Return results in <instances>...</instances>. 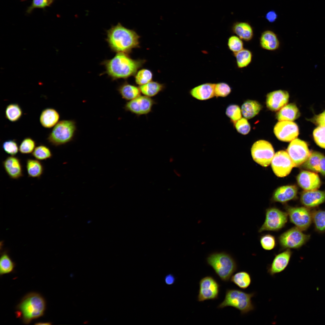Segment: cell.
Returning a JSON list of instances; mask_svg holds the SVG:
<instances>
[{
  "mask_svg": "<svg viewBox=\"0 0 325 325\" xmlns=\"http://www.w3.org/2000/svg\"><path fill=\"white\" fill-rule=\"evenodd\" d=\"M107 42L113 52L128 54L133 49L139 47L140 36L120 23L107 30Z\"/></svg>",
  "mask_w": 325,
  "mask_h": 325,
  "instance_id": "1",
  "label": "cell"
},
{
  "mask_svg": "<svg viewBox=\"0 0 325 325\" xmlns=\"http://www.w3.org/2000/svg\"><path fill=\"white\" fill-rule=\"evenodd\" d=\"M145 62L144 60L133 59L128 54L119 53L111 59L103 61L102 64L105 68V73L114 81L135 75Z\"/></svg>",
  "mask_w": 325,
  "mask_h": 325,
  "instance_id": "2",
  "label": "cell"
},
{
  "mask_svg": "<svg viewBox=\"0 0 325 325\" xmlns=\"http://www.w3.org/2000/svg\"><path fill=\"white\" fill-rule=\"evenodd\" d=\"M46 306L45 300L41 295L31 292L25 296L17 305V315L24 323L29 324L44 314Z\"/></svg>",
  "mask_w": 325,
  "mask_h": 325,
  "instance_id": "3",
  "label": "cell"
},
{
  "mask_svg": "<svg viewBox=\"0 0 325 325\" xmlns=\"http://www.w3.org/2000/svg\"><path fill=\"white\" fill-rule=\"evenodd\" d=\"M206 260L216 274L225 282L229 280L237 269V265L234 259L229 254L225 252L211 253Z\"/></svg>",
  "mask_w": 325,
  "mask_h": 325,
  "instance_id": "4",
  "label": "cell"
},
{
  "mask_svg": "<svg viewBox=\"0 0 325 325\" xmlns=\"http://www.w3.org/2000/svg\"><path fill=\"white\" fill-rule=\"evenodd\" d=\"M255 295L254 292L249 293L239 289H227L224 300L217 308L232 307L240 311L242 315L247 314L255 309L252 300Z\"/></svg>",
  "mask_w": 325,
  "mask_h": 325,
  "instance_id": "5",
  "label": "cell"
},
{
  "mask_svg": "<svg viewBox=\"0 0 325 325\" xmlns=\"http://www.w3.org/2000/svg\"><path fill=\"white\" fill-rule=\"evenodd\" d=\"M76 130V123L74 120H62L54 126L47 140L51 144L56 146L66 144L73 139Z\"/></svg>",
  "mask_w": 325,
  "mask_h": 325,
  "instance_id": "6",
  "label": "cell"
},
{
  "mask_svg": "<svg viewBox=\"0 0 325 325\" xmlns=\"http://www.w3.org/2000/svg\"><path fill=\"white\" fill-rule=\"evenodd\" d=\"M288 215L286 212L275 207L267 209L265 212V218L264 223L259 228L258 232L277 231L285 225L288 221Z\"/></svg>",
  "mask_w": 325,
  "mask_h": 325,
  "instance_id": "7",
  "label": "cell"
},
{
  "mask_svg": "<svg viewBox=\"0 0 325 325\" xmlns=\"http://www.w3.org/2000/svg\"><path fill=\"white\" fill-rule=\"evenodd\" d=\"M310 235L303 233L296 227L292 228L282 234L278 237L279 244L283 249H297L305 244Z\"/></svg>",
  "mask_w": 325,
  "mask_h": 325,
  "instance_id": "8",
  "label": "cell"
},
{
  "mask_svg": "<svg viewBox=\"0 0 325 325\" xmlns=\"http://www.w3.org/2000/svg\"><path fill=\"white\" fill-rule=\"evenodd\" d=\"M251 152L254 161L265 167L270 164L274 155V149L271 144L264 140L255 142L252 147Z\"/></svg>",
  "mask_w": 325,
  "mask_h": 325,
  "instance_id": "9",
  "label": "cell"
},
{
  "mask_svg": "<svg viewBox=\"0 0 325 325\" xmlns=\"http://www.w3.org/2000/svg\"><path fill=\"white\" fill-rule=\"evenodd\" d=\"M286 210L290 221L301 230H306L311 224L312 212L306 207L287 206Z\"/></svg>",
  "mask_w": 325,
  "mask_h": 325,
  "instance_id": "10",
  "label": "cell"
},
{
  "mask_svg": "<svg viewBox=\"0 0 325 325\" xmlns=\"http://www.w3.org/2000/svg\"><path fill=\"white\" fill-rule=\"evenodd\" d=\"M286 150L295 167L302 165L311 153L306 143L298 138L291 141Z\"/></svg>",
  "mask_w": 325,
  "mask_h": 325,
  "instance_id": "11",
  "label": "cell"
},
{
  "mask_svg": "<svg viewBox=\"0 0 325 325\" xmlns=\"http://www.w3.org/2000/svg\"><path fill=\"white\" fill-rule=\"evenodd\" d=\"M199 284L198 301L202 302L218 298L220 285L212 277L207 276L202 278Z\"/></svg>",
  "mask_w": 325,
  "mask_h": 325,
  "instance_id": "12",
  "label": "cell"
},
{
  "mask_svg": "<svg viewBox=\"0 0 325 325\" xmlns=\"http://www.w3.org/2000/svg\"><path fill=\"white\" fill-rule=\"evenodd\" d=\"M272 169L275 175L280 177L288 175L294 166L287 152L278 151L274 154L271 162Z\"/></svg>",
  "mask_w": 325,
  "mask_h": 325,
  "instance_id": "13",
  "label": "cell"
},
{
  "mask_svg": "<svg viewBox=\"0 0 325 325\" xmlns=\"http://www.w3.org/2000/svg\"><path fill=\"white\" fill-rule=\"evenodd\" d=\"M155 101L151 98L145 95H140L135 99L127 102L124 109L137 116L146 115L150 113Z\"/></svg>",
  "mask_w": 325,
  "mask_h": 325,
  "instance_id": "14",
  "label": "cell"
},
{
  "mask_svg": "<svg viewBox=\"0 0 325 325\" xmlns=\"http://www.w3.org/2000/svg\"><path fill=\"white\" fill-rule=\"evenodd\" d=\"M274 132L279 140L284 142L292 141L296 139L299 134L297 125L289 121H279L274 126Z\"/></svg>",
  "mask_w": 325,
  "mask_h": 325,
  "instance_id": "15",
  "label": "cell"
},
{
  "mask_svg": "<svg viewBox=\"0 0 325 325\" xmlns=\"http://www.w3.org/2000/svg\"><path fill=\"white\" fill-rule=\"evenodd\" d=\"M289 98L288 92L285 90H279L271 92L267 95V107L271 111H278L286 105Z\"/></svg>",
  "mask_w": 325,
  "mask_h": 325,
  "instance_id": "16",
  "label": "cell"
},
{
  "mask_svg": "<svg viewBox=\"0 0 325 325\" xmlns=\"http://www.w3.org/2000/svg\"><path fill=\"white\" fill-rule=\"evenodd\" d=\"M292 254L290 249H286L276 255L268 267L267 272L269 274L274 276L284 271L289 263Z\"/></svg>",
  "mask_w": 325,
  "mask_h": 325,
  "instance_id": "17",
  "label": "cell"
},
{
  "mask_svg": "<svg viewBox=\"0 0 325 325\" xmlns=\"http://www.w3.org/2000/svg\"><path fill=\"white\" fill-rule=\"evenodd\" d=\"M296 180L298 185L305 190H317L321 184L319 176L312 172H301L297 175Z\"/></svg>",
  "mask_w": 325,
  "mask_h": 325,
  "instance_id": "18",
  "label": "cell"
},
{
  "mask_svg": "<svg viewBox=\"0 0 325 325\" xmlns=\"http://www.w3.org/2000/svg\"><path fill=\"white\" fill-rule=\"evenodd\" d=\"M2 165L9 177L18 179L23 175L22 166L20 159L15 156H10L3 161Z\"/></svg>",
  "mask_w": 325,
  "mask_h": 325,
  "instance_id": "19",
  "label": "cell"
},
{
  "mask_svg": "<svg viewBox=\"0 0 325 325\" xmlns=\"http://www.w3.org/2000/svg\"><path fill=\"white\" fill-rule=\"evenodd\" d=\"M300 201L308 208L317 207L325 201V191L317 190H305L301 194Z\"/></svg>",
  "mask_w": 325,
  "mask_h": 325,
  "instance_id": "20",
  "label": "cell"
},
{
  "mask_svg": "<svg viewBox=\"0 0 325 325\" xmlns=\"http://www.w3.org/2000/svg\"><path fill=\"white\" fill-rule=\"evenodd\" d=\"M298 189L294 185L283 186L277 188L274 192L272 198L275 202L286 203L294 199L296 196Z\"/></svg>",
  "mask_w": 325,
  "mask_h": 325,
  "instance_id": "21",
  "label": "cell"
},
{
  "mask_svg": "<svg viewBox=\"0 0 325 325\" xmlns=\"http://www.w3.org/2000/svg\"><path fill=\"white\" fill-rule=\"evenodd\" d=\"M215 83H206L196 86L190 91V95L200 101L207 100L215 96Z\"/></svg>",
  "mask_w": 325,
  "mask_h": 325,
  "instance_id": "22",
  "label": "cell"
},
{
  "mask_svg": "<svg viewBox=\"0 0 325 325\" xmlns=\"http://www.w3.org/2000/svg\"><path fill=\"white\" fill-rule=\"evenodd\" d=\"M60 115L55 109L48 108L44 109L41 112L39 117V121L41 125L46 128H50L54 127L58 122Z\"/></svg>",
  "mask_w": 325,
  "mask_h": 325,
  "instance_id": "23",
  "label": "cell"
},
{
  "mask_svg": "<svg viewBox=\"0 0 325 325\" xmlns=\"http://www.w3.org/2000/svg\"><path fill=\"white\" fill-rule=\"evenodd\" d=\"M260 43L262 48L268 51L276 50L280 46V42L277 35L271 30H266L262 32Z\"/></svg>",
  "mask_w": 325,
  "mask_h": 325,
  "instance_id": "24",
  "label": "cell"
},
{
  "mask_svg": "<svg viewBox=\"0 0 325 325\" xmlns=\"http://www.w3.org/2000/svg\"><path fill=\"white\" fill-rule=\"evenodd\" d=\"M300 116L299 109L295 104L293 103L286 105L277 113L276 116L279 121H293Z\"/></svg>",
  "mask_w": 325,
  "mask_h": 325,
  "instance_id": "25",
  "label": "cell"
},
{
  "mask_svg": "<svg viewBox=\"0 0 325 325\" xmlns=\"http://www.w3.org/2000/svg\"><path fill=\"white\" fill-rule=\"evenodd\" d=\"M233 32L242 40L246 41L251 40L253 36L252 28L246 22H237L232 27Z\"/></svg>",
  "mask_w": 325,
  "mask_h": 325,
  "instance_id": "26",
  "label": "cell"
},
{
  "mask_svg": "<svg viewBox=\"0 0 325 325\" xmlns=\"http://www.w3.org/2000/svg\"><path fill=\"white\" fill-rule=\"evenodd\" d=\"M118 91L122 98L131 101L141 95L139 87L125 82L118 87Z\"/></svg>",
  "mask_w": 325,
  "mask_h": 325,
  "instance_id": "27",
  "label": "cell"
},
{
  "mask_svg": "<svg viewBox=\"0 0 325 325\" xmlns=\"http://www.w3.org/2000/svg\"><path fill=\"white\" fill-rule=\"evenodd\" d=\"M262 108V105L258 102L247 100L243 104L241 109L243 116L246 119H249L256 115Z\"/></svg>",
  "mask_w": 325,
  "mask_h": 325,
  "instance_id": "28",
  "label": "cell"
},
{
  "mask_svg": "<svg viewBox=\"0 0 325 325\" xmlns=\"http://www.w3.org/2000/svg\"><path fill=\"white\" fill-rule=\"evenodd\" d=\"M26 169L29 177L39 178L43 174L44 168L42 163L37 159H28L26 164Z\"/></svg>",
  "mask_w": 325,
  "mask_h": 325,
  "instance_id": "29",
  "label": "cell"
},
{
  "mask_svg": "<svg viewBox=\"0 0 325 325\" xmlns=\"http://www.w3.org/2000/svg\"><path fill=\"white\" fill-rule=\"evenodd\" d=\"M231 281L240 289H245L250 285L252 279L249 273L246 271L238 272L232 275Z\"/></svg>",
  "mask_w": 325,
  "mask_h": 325,
  "instance_id": "30",
  "label": "cell"
},
{
  "mask_svg": "<svg viewBox=\"0 0 325 325\" xmlns=\"http://www.w3.org/2000/svg\"><path fill=\"white\" fill-rule=\"evenodd\" d=\"M164 88L163 84L153 81L139 87L141 93L144 95L150 98L157 95L162 91Z\"/></svg>",
  "mask_w": 325,
  "mask_h": 325,
  "instance_id": "31",
  "label": "cell"
},
{
  "mask_svg": "<svg viewBox=\"0 0 325 325\" xmlns=\"http://www.w3.org/2000/svg\"><path fill=\"white\" fill-rule=\"evenodd\" d=\"M323 154L319 152L313 151L302 165L306 169L313 172H319L320 163Z\"/></svg>",
  "mask_w": 325,
  "mask_h": 325,
  "instance_id": "32",
  "label": "cell"
},
{
  "mask_svg": "<svg viewBox=\"0 0 325 325\" xmlns=\"http://www.w3.org/2000/svg\"><path fill=\"white\" fill-rule=\"evenodd\" d=\"M5 113L6 118L11 122H14L20 119L23 114V111L18 104L12 103L7 106Z\"/></svg>",
  "mask_w": 325,
  "mask_h": 325,
  "instance_id": "33",
  "label": "cell"
},
{
  "mask_svg": "<svg viewBox=\"0 0 325 325\" xmlns=\"http://www.w3.org/2000/svg\"><path fill=\"white\" fill-rule=\"evenodd\" d=\"M235 57L237 66L239 68H243L247 66L252 60V54L249 50L243 49L239 52L234 54Z\"/></svg>",
  "mask_w": 325,
  "mask_h": 325,
  "instance_id": "34",
  "label": "cell"
},
{
  "mask_svg": "<svg viewBox=\"0 0 325 325\" xmlns=\"http://www.w3.org/2000/svg\"><path fill=\"white\" fill-rule=\"evenodd\" d=\"M312 214L316 231L321 233L325 232V210H315L312 212Z\"/></svg>",
  "mask_w": 325,
  "mask_h": 325,
  "instance_id": "35",
  "label": "cell"
},
{
  "mask_svg": "<svg viewBox=\"0 0 325 325\" xmlns=\"http://www.w3.org/2000/svg\"><path fill=\"white\" fill-rule=\"evenodd\" d=\"M15 264L7 253L3 252L0 259V274L1 275L12 272L15 267Z\"/></svg>",
  "mask_w": 325,
  "mask_h": 325,
  "instance_id": "36",
  "label": "cell"
},
{
  "mask_svg": "<svg viewBox=\"0 0 325 325\" xmlns=\"http://www.w3.org/2000/svg\"><path fill=\"white\" fill-rule=\"evenodd\" d=\"M36 159L39 160H45L51 158L52 154L50 149L44 145H39L35 148L32 153Z\"/></svg>",
  "mask_w": 325,
  "mask_h": 325,
  "instance_id": "37",
  "label": "cell"
},
{
  "mask_svg": "<svg viewBox=\"0 0 325 325\" xmlns=\"http://www.w3.org/2000/svg\"><path fill=\"white\" fill-rule=\"evenodd\" d=\"M135 75V82L139 86L151 82L153 76L152 73L150 70L145 69L139 70Z\"/></svg>",
  "mask_w": 325,
  "mask_h": 325,
  "instance_id": "38",
  "label": "cell"
},
{
  "mask_svg": "<svg viewBox=\"0 0 325 325\" xmlns=\"http://www.w3.org/2000/svg\"><path fill=\"white\" fill-rule=\"evenodd\" d=\"M225 114L233 123L242 118L241 109L237 104H231L228 106L226 109Z\"/></svg>",
  "mask_w": 325,
  "mask_h": 325,
  "instance_id": "39",
  "label": "cell"
},
{
  "mask_svg": "<svg viewBox=\"0 0 325 325\" xmlns=\"http://www.w3.org/2000/svg\"><path fill=\"white\" fill-rule=\"evenodd\" d=\"M35 141L30 137L24 138L22 141L19 147V151L23 154H28L32 153L36 148Z\"/></svg>",
  "mask_w": 325,
  "mask_h": 325,
  "instance_id": "40",
  "label": "cell"
},
{
  "mask_svg": "<svg viewBox=\"0 0 325 325\" xmlns=\"http://www.w3.org/2000/svg\"><path fill=\"white\" fill-rule=\"evenodd\" d=\"M231 89L228 84L221 82L215 84L214 88L215 96L216 97H225L231 93Z\"/></svg>",
  "mask_w": 325,
  "mask_h": 325,
  "instance_id": "41",
  "label": "cell"
},
{
  "mask_svg": "<svg viewBox=\"0 0 325 325\" xmlns=\"http://www.w3.org/2000/svg\"><path fill=\"white\" fill-rule=\"evenodd\" d=\"M313 136L316 144L325 149V126H319L314 129Z\"/></svg>",
  "mask_w": 325,
  "mask_h": 325,
  "instance_id": "42",
  "label": "cell"
},
{
  "mask_svg": "<svg viewBox=\"0 0 325 325\" xmlns=\"http://www.w3.org/2000/svg\"><path fill=\"white\" fill-rule=\"evenodd\" d=\"M228 45L229 49L234 54L243 49V43L238 36H232L228 39Z\"/></svg>",
  "mask_w": 325,
  "mask_h": 325,
  "instance_id": "43",
  "label": "cell"
},
{
  "mask_svg": "<svg viewBox=\"0 0 325 325\" xmlns=\"http://www.w3.org/2000/svg\"><path fill=\"white\" fill-rule=\"evenodd\" d=\"M261 246L264 249L270 250L275 248L276 240L275 237L272 235L267 234L262 236L260 239Z\"/></svg>",
  "mask_w": 325,
  "mask_h": 325,
  "instance_id": "44",
  "label": "cell"
},
{
  "mask_svg": "<svg viewBox=\"0 0 325 325\" xmlns=\"http://www.w3.org/2000/svg\"><path fill=\"white\" fill-rule=\"evenodd\" d=\"M2 148L4 151L11 156H15L19 150L18 144L14 140H8L2 144Z\"/></svg>",
  "mask_w": 325,
  "mask_h": 325,
  "instance_id": "45",
  "label": "cell"
},
{
  "mask_svg": "<svg viewBox=\"0 0 325 325\" xmlns=\"http://www.w3.org/2000/svg\"><path fill=\"white\" fill-rule=\"evenodd\" d=\"M233 124L237 131L242 135H246L250 131V126L246 118H241Z\"/></svg>",
  "mask_w": 325,
  "mask_h": 325,
  "instance_id": "46",
  "label": "cell"
},
{
  "mask_svg": "<svg viewBox=\"0 0 325 325\" xmlns=\"http://www.w3.org/2000/svg\"><path fill=\"white\" fill-rule=\"evenodd\" d=\"M52 3L50 0H32L31 5L28 8L26 12L30 14L35 8H44L49 6Z\"/></svg>",
  "mask_w": 325,
  "mask_h": 325,
  "instance_id": "47",
  "label": "cell"
},
{
  "mask_svg": "<svg viewBox=\"0 0 325 325\" xmlns=\"http://www.w3.org/2000/svg\"><path fill=\"white\" fill-rule=\"evenodd\" d=\"M312 120L315 124L319 126H325V110L318 115L315 116Z\"/></svg>",
  "mask_w": 325,
  "mask_h": 325,
  "instance_id": "48",
  "label": "cell"
},
{
  "mask_svg": "<svg viewBox=\"0 0 325 325\" xmlns=\"http://www.w3.org/2000/svg\"><path fill=\"white\" fill-rule=\"evenodd\" d=\"M277 14L273 11L268 12L265 16V17L271 23L275 21L277 19Z\"/></svg>",
  "mask_w": 325,
  "mask_h": 325,
  "instance_id": "49",
  "label": "cell"
},
{
  "mask_svg": "<svg viewBox=\"0 0 325 325\" xmlns=\"http://www.w3.org/2000/svg\"><path fill=\"white\" fill-rule=\"evenodd\" d=\"M319 172L323 175L325 176V156L323 155L320 161Z\"/></svg>",
  "mask_w": 325,
  "mask_h": 325,
  "instance_id": "50",
  "label": "cell"
},
{
  "mask_svg": "<svg viewBox=\"0 0 325 325\" xmlns=\"http://www.w3.org/2000/svg\"><path fill=\"white\" fill-rule=\"evenodd\" d=\"M175 280L174 277L172 275H168L165 278L166 283L168 284H173Z\"/></svg>",
  "mask_w": 325,
  "mask_h": 325,
  "instance_id": "51",
  "label": "cell"
},
{
  "mask_svg": "<svg viewBox=\"0 0 325 325\" xmlns=\"http://www.w3.org/2000/svg\"><path fill=\"white\" fill-rule=\"evenodd\" d=\"M35 324L37 325H50L51 323L49 322H38L36 323Z\"/></svg>",
  "mask_w": 325,
  "mask_h": 325,
  "instance_id": "52",
  "label": "cell"
},
{
  "mask_svg": "<svg viewBox=\"0 0 325 325\" xmlns=\"http://www.w3.org/2000/svg\"><path fill=\"white\" fill-rule=\"evenodd\" d=\"M51 2L52 3L54 0H50Z\"/></svg>",
  "mask_w": 325,
  "mask_h": 325,
  "instance_id": "53",
  "label": "cell"
}]
</instances>
